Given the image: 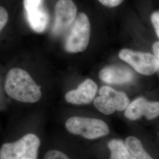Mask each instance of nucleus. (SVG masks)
<instances>
[{
	"label": "nucleus",
	"instance_id": "1",
	"mask_svg": "<svg viewBox=\"0 0 159 159\" xmlns=\"http://www.w3.org/2000/svg\"><path fill=\"white\" fill-rule=\"evenodd\" d=\"M4 88L8 96L20 102L34 103L41 97L40 86L27 71L21 68H12L9 71Z\"/></svg>",
	"mask_w": 159,
	"mask_h": 159
},
{
	"label": "nucleus",
	"instance_id": "2",
	"mask_svg": "<svg viewBox=\"0 0 159 159\" xmlns=\"http://www.w3.org/2000/svg\"><path fill=\"white\" fill-rule=\"evenodd\" d=\"M40 139L30 133L15 142L4 144L0 148V159H37Z\"/></svg>",
	"mask_w": 159,
	"mask_h": 159
},
{
	"label": "nucleus",
	"instance_id": "3",
	"mask_svg": "<svg viewBox=\"0 0 159 159\" xmlns=\"http://www.w3.org/2000/svg\"><path fill=\"white\" fill-rule=\"evenodd\" d=\"M90 31L89 17L85 13H80L70 28L64 43L65 50L71 53L85 51L89 43Z\"/></svg>",
	"mask_w": 159,
	"mask_h": 159
},
{
	"label": "nucleus",
	"instance_id": "4",
	"mask_svg": "<svg viewBox=\"0 0 159 159\" xmlns=\"http://www.w3.org/2000/svg\"><path fill=\"white\" fill-rule=\"evenodd\" d=\"M66 128L71 134L87 139H96L109 133L108 125L102 120L83 117H72L66 122Z\"/></svg>",
	"mask_w": 159,
	"mask_h": 159
},
{
	"label": "nucleus",
	"instance_id": "5",
	"mask_svg": "<svg viewBox=\"0 0 159 159\" xmlns=\"http://www.w3.org/2000/svg\"><path fill=\"white\" fill-rule=\"evenodd\" d=\"M99 96L94 100L95 107L106 115L114 113L116 110L123 111L130 104L125 93L116 91L108 86H102L99 90Z\"/></svg>",
	"mask_w": 159,
	"mask_h": 159
},
{
	"label": "nucleus",
	"instance_id": "6",
	"mask_svg": "<svg viewBox=\"0 0 159 159\" xmlns=\"http://www.w3.org/2000/svg\"><path fill=\"white\" fill-rule=\"evenodd\" d=\"M119 56L122 60L129 64L138 73L143 75H152L159 68L156 57L151 53L123 49L120 51Z\"/></svg>",
	"mask_w": 159,
	"mask_h": 159
},
{
	"label": "nucleus",
	"instance_id": "7",
	"mask_svg": "<svg viewBox=\"0 0 159 159\" xmlns=\"http://www.w3.org/2000/svg\"><path fill=\"white\" fill-rule=\"evenodd\" d=\"M77 14V7L72 0H58L55 7L52 34L60 35L67 31L74 23Z\"/></svg>",
	"mask_w": 159,
	"mask_h": 159
},
{
	"label": "nucleus",
	"instance_id": "8",
	"mask_svg": "<svg viewBox=\"0 0 159 159\" xmlns=\"http://www.w3.org/2000/svg\"><path fill=\"white\" fill-rule=\"evenodd\" d=\"M25 18L30 28L41 33L46 30L49 21V15L44 4V0H24Z\"/></svg>",
	"mask_w": 159,
	"mask_h": 159
},
{
	"label": "nucleus",
	"instance_id": "9",
	"mask_svg": "<svg viewBox=\"0 0 159 159\" xmlns=\"http://www.w3.org/2000/svg\"><path fill=\"white\" fill-rule=\"evenodd\" d=\"M125 114L131 120L139 119L142 116L148 120L154 119L159 116V102H150L144 98H138L129 104Z\"/></svg>",
	"mask_w": 159,
	"mask_h": 159
},
{
	"label": "nucleus",
	"instance_id": "10",
	"mask_svg": "<svg viewBox=\"0 0 159 159\" xmlns=\"http://www.w3.org/2000/svg\"><path fill=\"white\" fill-rule=\"evenodd\" d=\"M97 91V85L91 79L85 80L77 89L69 91L65 95L67 102L72 104H89L94 100Z\"/></svg>",
	"mask_w": 159,
	"mask_h": 159
},
{
	"label": "nucleus",
	"instance_id": "11",
	"mask_svg": "<svg viewBox=\"0 0 159 159\" xmlns=\"http://www.w3.org/2000/svg\"><path fill=\"white\" fill-rule=\"evenodd\" d=\"M133 71L121 65H111L102 68L99 77L102 81L111 84H121L131 81L133 79Z\"/></svg>",
	"mask_w": 159,
	"mask_h": 159
},
{
	"label": "nucleus",
	"instance_id": "12",
	"mask_svg": "<svg viewBox=\"0 0 159 159\" xmlns=\"http://www.w3.org/2000/svg\"><path fill=\"white\" fill-rule=\"evenodd\" d=\"M125 145L130 154L131 159H154L144 149L141 141L135 137H128Z\"/></svg>",
	"mask_w": 159,
	"mask_h": 159
},
{
	"label": "nucleus",
	"instance_id": "13",
	"mask_svg": "<svg viewBox=\"0 0 159 159\" xmlns=\"http://www.w3.org/2000/svg\"><path fill=\"white\" fill-rule=\"evenodd\" d=\"M108 148L111 152L110 159H131L130 152L123 141L111 140L108 142Z\"/></svg>",
	"mask_w": 159,
	"mask_h": 159
},
{
	"label": "nucleus",
	"instance_id": "14",
	"mask_svg": "<svg viewBox=\"0 0 159 159\" xmlns=\"http://www.w3.org/2000/svg\"><path fill=\"white\" fill-rule=\"evenodd\" d=\"M44 159H70L68 156L61 152L51 150L47 152Z\"/></svg>",
	"mask_w": 159,
	"mask_h": 159
},
{
	"label": "nucleus",
	"instance_id": "15",
	"mask_svg": "<svg viewBox=\"0 0 159 159\" xmlns=\"http://www.w3.org/2000/svg\"><path fill=\"white\" fill-rule=\"evenodd\" d=\"M8 20V14L6 9L0 6V33L5 27Z\"/></svg>",
	"mask_w": 159,
	"mask_h": 159
},
{
	"label": "nucleus",
	"instance_id": "16",
	"mask_svg": "<svg viewBox=\"0 0 159 159\" xmlns=\"http://www.w3.org/2000/svg\"><path fill=\"white\" fill-rule=\"evenodd\" d=\"M151 21L156 33L159 38V11L154 12L151 16Z\"/></svg>",
	"mask_w": 159,
	"mask_h": 159
},
{
	"label": "nucleus",
	"instance_id": "17",
	"mask_svg": "<svg viewBox=\"0 0 159 159\" xmlns=\"http://www.w3.org/2000/svg\"><path fill=\"white\" fill-rule=\"evenodd\" d=\"M124 0H98L103 6L107 7H115L119 6Z\"/></svg>",
	"mask_w": 159,
	"mask_h": 159
},
{
	"label": "nucleus",
	"instance_id": "18",
	"mask_svg": "<svg viewBox=\"0 0 159 159\" xmlns=\"http://www.w3.org/2000/svg\"><path fill=\"white\" fill-rule=\"evenodd\" d=\"M153 50L155 57H156L159 63V42H156L153 46Z\"/></svg>",
	"mask_w": 159,
	"mask_h": 159
}]
</instances>
